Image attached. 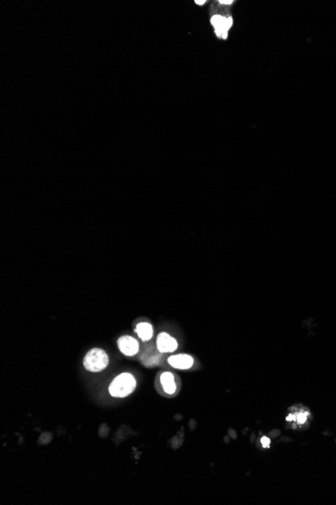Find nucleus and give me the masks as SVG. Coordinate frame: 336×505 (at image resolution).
I'll list each match as a JSON object with an SVG mask.
<instances>
[{
  "label": "nucleus",
  "mask_w": 336,
  "mask_h": 505,
  "mask_svg": "<svg viewBox=\"0 0 336 505\" xmlns=\"http://www.w3.org/2000/svg\"><path fill=\"white\" fill-rule=\"evenodd\" d=\"M262 443H263V444H265V446L267 447V446L269 445L270 441H269V440H267V438H263V439H262Z\"/></svg>",
  "instance_id": "nucleus-9"
},
{
  "label": "nucleus",
  "mask_w": 336,
  "mask_h": 505,
  "mask_svg": "<svg viewBox=\"0 0 336 505\" xmlns=\"http://www.w3.org/2000/svg\"><path fill=\"white\" fill-rule=\"evenodd\" d=\"M156 347L159 353H171L178 349L179 344L173 337L169 334L162 332L157 335L156 338Z\"/></svg>",
  "instance_id": "nucleus-4"
},
{
  "label": "nucleus",
  "mask_w": 336,
  "mask_h": 505,
  "mask_svg": "<svg viewBox=\"0 0 336 505\" xmlns=\"http://www.w3.org/2000/svg\"><path fill=\"white\" fill-rule=\"evenodd\" d=\"M168 363L178 369H189L193 365V358L187 354H178L168 358Z\"/></svg>",
  "instance_id": "nucleus-6"
},
{
  "label": "nucleus",
  "mask_w": 336,
  "mask_h": 505,
  "mask_svg": "<svg viewBox=\"0 0 336 505\" xmlns=\"http://www.w3.org/2000/svg\"><path fill=\"white\" fill-rule=\"evenodd\" d=\"M160 382H161V385H162L165 392H167L169 394H172L175 392L176 385H175L174 376L172 375V373H170V372L162 373L160 376Z\"/></svg>",
  "instance_id": "nucleus-8"
},
{
  "label": "nucleus",
  "mask_w": 336,
  "mask_h": 505,
  "mask_svg": "<svg viewBox=\"0 0 336 505\" xmlns=\"http://www.w3.org/2000/svg\"><path fill=\"white\" fill-rule=\"evenodd\" d=\"M84 367L91 372H99L104 370L109 364V357L103 349L93 348L84 358Z\"/></svg>",
  "instance_id": "nucleus-2"
},
{
  "label": "nucleus",
  "mask_w": 336,
  "mask_h": 505,
  "mask_svg": "<svg viewBox=\"0 0 336 505\" xmlns=\"http://www.w3.org/2000/svg\"><path fill=\"white\" fill-rule=\"evenodd\" d=\"M210 24L215 28L216 36L219 39L226 40L228 30L233 25V17L226 14L215 13L210 17Z\"/></svg>",
  "instance_id": "nucleus-3"
},
{
  "label": "nucleus",
  "mask_w": 336,
  "mask_h": 505,
  "mask_svg": "<svg viewBox=\"0 0 336 505\" xmlns=\"http://www.w3.org/2000/svg\"><path fill=\"white\" fill-rule=\"evenodd\" d=\"M136 380L130 373L118 375L111 383L109 391L114 397H126L135 390Z\"/></svg>",
  "instance_id": "nucleus-1"
},
{
  "label": "nucleus",
  "mask_w": 336,
  "mask_h": 505,
  "mask_svg": "<svg viewBox=\"0 0 336 505\" xmlns=\"http://www.w3.org/2000/svg\"><path fill=\"white\" fill-rule=\"evenodd\" d=\"M135 332L137 336L143 342H148L153 337V327L147 322H142L136 325Z\"/></svg>",
  "instance_id": "nucleus-7"
},
{
  "label": "nucleus",
  "mask_w": 336,
  "mask_h": 505,
  "mask_svg": "<svg viewBox=\"0 0 336 505\" xmlns=\"http://www.w3.org/2000/svg\"><path fill=\"white\" fill-rule=\"evenodd\" d=\"M205 2H206L205 0H204V1H196V3H197L198 5H203Z\"/></svg>",
  "instance_id": "nucleus-10"
},
{
  "label": "nucleus",
  "mask_w": 336,
  "mask_h": 505,
  "mask_svg": "<svg viewBox=\"0 0 336 505\" xmlns=\"http://www.w3.org/2000/svg\"><path fill=\"white\" fill-rule=\"evenodd\" d=\"M118 348L126 356H135L139 352V342L128 335L122 336L118 339Z\"/></svg>",
  "instance_id": "nucleus-5"
}]
</instances>
